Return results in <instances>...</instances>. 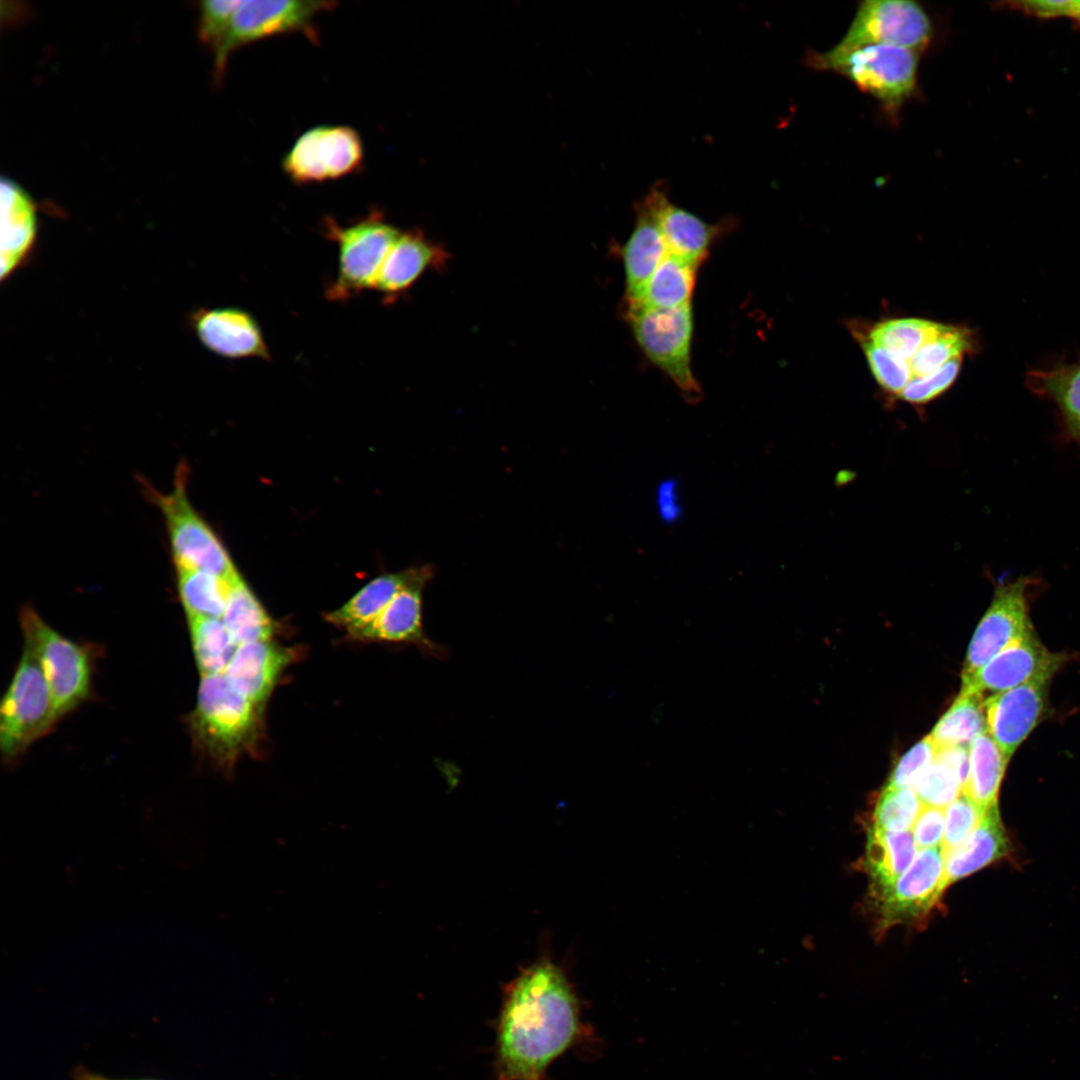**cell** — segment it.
I'll list each match as a JSON object with an SVG mask.
<instances>
[{
  "instance_id": "40",
  "label": "cell",
  "mask_w": 1080,
  "mask_h": 1080,
  "mask_svg": "<svg viewBox=\"0 0 1080 1080\" xmlns=\"http://www.w3.org/2000/svg\"><path fill=\"white\" fill-rule=\"evenodd\" d=\"M962 358H956L934 372L913 378L899 397L912 404H924L938 397L955 381L960 370Z\"/></svg>"
},
{
  "instance_id": "13",
  "label": "cell",
  "mask_w": 1080,
  "mask_h": 1080,
  "mask_svg": "<svg viewBox=\"0 0 1080 1080\" xmlns=\"http://www.w3.org/2000/svg\"><path fill=\"white\" fill-rule=\"evenodd\" d=\"M947 886L942 845L920 850L909 868L880 890L881 929L926 916Z\"/></svg>"
},
{
  "instance_id": "44",
  "label": "cell",
  "mask_w": 1080,
  "mask_h": 1080,
  "mask_svg": "<svg viewBox=\"0 0 1080 1080\" xmlns=\"http://www.w3.org/2000/svg\"><path fill=\"white\" fill-rule=\"evenodd\" d=\"M1007 9L1015 10L1042 20L1067 17L1069 1L1029 0L1004 3Z\"/></svg>"
},
{
  "instance_id": "19",
  "label": "cell",
  "mask_w": 1080,
  "mask_h": 1080,
  "mask_svg": "<svg viewBox=\"0 0 1080 1080\" xmlns=\"http://www.w3.org/2000/svg\"><path fill=\"white\" fill-rule=\"evenodd\" d=\"M650 206L671 255L700 264L721 226L710 224L671 202L663 184H656L644 197Z\"/></svg>"
},
{
  "instance_id": "1",
  "label": "cell",
  "mask_w": 1080,
  "mask_h": 1080,
  "mask_svg": "<svg viewBox=\"0 0 1080 1080\" xmlns=\"http://www.w3.org/2000/svg\"><path fill=\"white\" fill-rule=\"evenodd\" d=\"M580 1030L579 1002L564 971L544 959L521 969L505 986L497 1022L498 1080H547Z\"/></svg>"
},
{
  "instance_id": "24",
  "label": "cell",
  "mask_w": 1080,
  "mask_h": 1080,
  "mask_svg": "<svg viewBox=\"0 0 1080 1080\" xmlns=\"http://www.w3.org/2000/svg\"><path fill=\"white\" fill-rule=\"evenodd\" d=\"M425 568H409L373 579L343 606L329 612L327 621L345 629L349 635L358 631L371 623Z\"/></svg>"
},
{
  "instance_id": "9",
  "label": "cell",
  "mask_w": 1080,
  "mask_h": 1080,
  "mask_svg": "<svg viewBox=\"0 0 1080 1080\" xmlns=\"http://www.w3.org/2000/svg\"><path fill=\"white\" fill-rule=\"evenodd\" d=\"M364 160L360 134L347 125L305 130L282 159V170L297 185L336 180L358 171Z\"/></svg>"
},
{
  "instance_id": "29",
  "label": "cell",
  "mask_w": 1080,
  "mask_h": 1080,
  "mask_svg": "<svg viewBox=\"0 0 1080 1080\" xmlns=\"http://www.w3.org/2000/svg\"><path fill=\"white\" fill-rule=\"evenodd\" d=\"M985 701L978 693L961 691L930 734L935 745L969 747L975 738L987 732Z\"/></svg>"
},
{
  "instance_id": "10",
  "label": "cell",
  "mask_w": 1080,
  "mask_h": 1080,
  "mask_svg": "<svg viewBox=\"0 0 1080 1080\" xmlns=\"http://www.w3.org/2000/svg\"><path fill=\"white\" fill-rule=\"evenodd\" d=\"M21 625L39 659L57 718L77 707L88 695L90 663L87 653L50 627L31 608H24Z\"/></svg>"
},
{
  "instance_id": "20",
  "label": "cell",
  "mask_w": 1080,
  "mask_h": 1080,
  "mask_svg": "<svg viewBox=\"0 0 1080 1080\" xmlns=\"http://www.w3.org/2000/svg\"><path fill=\"white\" fill-rule=\"evenodd\" d=\"M1 280L11 276L31 256L37 236L36 207L30 195L15 181L2 177Z\"/></svg>"
},
{
  "instance_id": "35",
  "label": "cell",
  "mask_w": 1080,
  "mask_h": 1080,
  "mask_svg": "<svg viewBox=\"0 0 1080 1080\" xmlns=\"http://www.w3.org/2000/svg\"><path fill=\"white\" fill-rule=\"evenodd\" d=\"M922 806L913 788L884 787L875 806L871 827L886 832L908 831Z\"/></svg>"
},
{
  "instance_id": "43",
  "label": "cell",
  "mask_w": 1080,
  "mask_h": 1080,
  "mask_svg": "<svg viewBox=\"0 0 1080 1080\" xmlns=\"http://www.w3.org/2000/svg\"><path fill=\"white\" fill-rule=\"evenodd\" d=\"M679 488V480L675 477L663 479L656 488L658 515L667 525L676 524L683 516Z\"/></svg>"
},
{
  "instance_id": "22",
  "label": "cell",
  "mask_w": 1080,
  "mask_h": 1080,
  "mask_svg": "<svg viewBox=\"0 0 1080 1080\" xmlns=\"http://www.w3.org/2000/svg\"><path fill=\"white\" fill-rule=\"evenodd\" d=\"M633 231L623 247L627 305L637 302L649 279L669 255L654 214L643 198Z\"/></svg>"
},
{
  "instance_id": "15",
  "label": "cell",
  "mask_w": 1080,
  "mask_h": 1080,
  "mask_svg": "<svg viewBox=\"0 0 1080 1080\" xmlns=\"http://www.w3.org/2000/svg\"><path fill=\"white\" fill-rule=\"evenodd\" d=\"M1052 678H1036L985 701L987 732L1010 759L1046 713Z\"/></svg>"
},
{
  "instance_id": "5",
  "label": "cell",
  "mask_w": 1080,
  "mask_h": 1080,
  "mask_svg": "<svg viewBox=\"0 0 1080 1080\" xmlns=\"http://www.w3.org/2000/svg\"><path fill=\"white\" fill-rule=\"evenodd\" d=\"M49 686L32 643L25 639L0 709V747L12 759L46 734L57 720Z\"/></svg>"
},
{
  "instance_id": "28",
  "label": "cell",
  "mask_w": 1080,
  "mask_h": 1080,
  "mask_svg": "<svg viewBox=\"0 0 1080 1080\" xmlns=\"http://www.w3.org/2000/svg\"><path fill=\"white\" fill-rule=\"evenodd\" d=\"M221 619L237 646L270 640L275 631L270 616L240 575L230 583Z\"/></svg>"
},
{
  "instance_id": "17",
  "label": "cell",
  "mask_w": 1080,
  "mask_h": 1080,
  "mask_svg": "<svg viewBox=\"0 0 1080 1080\" xmlns=\"http://www.w3.org/2000/svg\"><path fill=\"white\" fill-rule=\"evenodd\" d=\"M431 577L432 568L426 567L371 623L349 636L359 641L410 643L426 655L446 658L447 647L427 637L422 623L423 590Z\"/></svg>"
},
{
  "instance_id": "34",
  "label": "cell",
  "mask_w": 1080,
  "mask_h": 1080,
  "mask_svg": "<svg viewBox=\"0 0 1080 1080\" xmlns=\"http://www.w3.org/2000/svg\"><path fill=\"white\" fill-rule=\"evenodd\" d=\"M974 335L968 328L947 325L908 362L913 378L926 376L949 361L974 350ZM912 378V379H913Z\"/></svg>"
},
{
  "instance_id": "27",
  "label": "cell",
  "mask_w": 1080,
  "mask_h": 1080,
  "mask_svg": "<svg viewBox=\"0 0 1080 1080\" xmlns=\"http://www.w3.org/2000/svg\"><path fill=\"white\" fill-rule=\"evenodd\" d=\"M698 266L669 254L649 279L640 299L627 308L668 309L691 304Z\"/></svg>"
},
{
  "instance_id": "23",
  "label": "cell",
  "mask_w": 1080,
  "mask_h": 1080,
  "mask_svg": "<svg viewBox=\"0 0 1080 1080\" xmlns=\"http://www.w3.org/2000/svg\"><path fill=\"white\" fill-rule=\"evenodd\" d=\"M1011 848L998 804L994 805L962 843L944 852L945 877L948 886L1009 856Z\"/></svg>"
},
{
  "instance_id": "14",
  "label": "cell",
  "mask_w": 1080,
  "mask_h": 1080,
  "mask_svg": "<svg viewBox=\"0 0 1080 1080\" xmlns=\"http://www.w3.org/2000/svg\"><path fill=\"white\" fill-rule=\"evenodd\" d=\"M1064 659L1063 654L1049 651L1032 631L962 680L961 691L978 693L987 699L1036 678H1052Z\"/></svg>"
},
{
  "instance_id": "2",
  "label": "cell",
  "mask_w": 1080,
  "mask_h": 1080,
  "mask_svg": "<svg viewBox=\"0 0 1080 1080\" xmlns=\"http://www.w3.org/2000/svg\"><path fill=\"white\" fill-rule=\"evenodd\" d=\"M261 708L236 691L223 673L202 676L189 720L194 744L217 769L230 772L256 745Z\"/></svg>"
},
{
  "instance_id": "46",
  "label": "cell",
  "mask_w": 1080,
  "mask_h": 1080,
  "mask_svg": "<svg viewBox=\"0 0 1080 1080\" xmlns=\"http://www.w3.org/2000/svg\"><path fill=\"white\" fill-rule=\"evenodd\" d=\"M1067 18L1073 20L1080 27V0L1069 1Z\"/></svg>"
},
{
  "instance_id": "26",
  "label": "cell",
  "mask_w": 1080,
  "mask_h": 1080,
  "mask_svg": "<svg viewBox=\"0 0 1080 1080\" xmlns=\"http://www.w3.org/2000/svg\"><path fill=\"white\" fill-rule=\"evenodd\" d=\"M917 845L912 831L886 832L871 827L866 845V865L880 890L893 884L915 859Z\"/></svg>"
},
{
  "instance_id": "41",
  "label": "cell",
  "mask_w": 1080,
  "mask_h": 1080,
  "mask_svg": "<svg viewBox=\"0 0 1080 1080\" xmlns=\"http://www.w3.org/2000/svg\"><path fill=\"white\" fill-rule=\"evenodd\" d=\"M937 746L930 737H924L913 746L896 764L892 771L886 788H913L920 775L934 761Z\"/></svg>"
},
{
  "instance_id": "25",
  "label": "cell",
  "mask_w": 1080,
  "mask_h": 1080,
  "mask_svg": "<svg viewBox=\"0 0 1080 1080\" xmlns=\"http://www.w3.org/2000/svg\"><path fill=\"white\" fill-rule=\"evenodd\" d=\"M1009 760L988 732L979 735L969 746V772L962 793L986 811L997 805Z\"/></svg>"
},
{
  "instance_id": "11",
  "label": "cell",
  "mask_w": 1080,
  "mask_h": 1080,
  "mask_svg": "<svg viewBox=\"0 0 1080 1080\" xmlns=\"http://www.w3.org/2000/svg\"><path fill=\"white\" fill-rule=\"evenodd\" d=\"M932 37L925 10L909 0H866L860 3L848 30L833 48L842 54L867 45H890L919 53Z\"/></svg>"
},
{
  "instance_id": "32",
  "label": "cell",
  "mask_w": 1080,
  "mask_h": 1080,
  "mask_svg": "<svg viewBox=\"0 0 1080 1080\" xmlns=\"http://www.w3.org/2000/svg\"><path fill=\"white\" fill-rule=\"evenodd\" d=\"M177 588L188 618H221L230 583L200 570L176 569Z\"/></svg>"
},
{
  "instance_id": "39",
  "label": "cell",
  "mask_w": 1080,
  "mask_h": 1080,
  "mask_svg": "<svg viewBox=\"0 0 1080 1080\" xmlns=\"http://www.w3.org/2000/svg\"><path fill=\"white\" fill-rule=\"evenodd\" d=\"M241 2V0H208L199 4V39L213 53L221 46Z\"/></svg>"
},
{
  "instance_id": "4",
  "label": "cell",
  "mask_w": 1080,
  "mask_h": 1080,
  "mask_svg": "<svg viewBox=\"0 0 1080 1080\" xmlns=\"http://www.w3.org/2000/svg\"><path fill=\"white\" fill-rule=\"evenodd\" d=\"M919 53L890 45H867L834 54L829 51L807 56V64L817 70H833L873 96L890 110L908 99L916 86Z\"/></svg>"
},
{
  "instance_id": "37",
  "label": "cell",
  "mask_w": 1080,
  "mask_h": 1080,
  "mask_svg": "<svg viewBox=\"0 0 1080 1080\" xmlns=\"http://www.w3.org/2000/svg\"><path fill=\"white\" fill-rule=\"evenodd\" d=\"M862 346L870 369L880 386L887 392L900 395L913 378L909 363L869 339L862 341Z\"/></svg>"
},
{
  "instance_id": "8",
  "label": "cell",
  "mask_w": 1080,
  "mask_h": 1080,
  "mask_svg": "<svg viewBox=\"0 0 1080 1080\" xmlns=\"http://www.w3.org/2000/svg\"><path fill=\"white\" fill-rule=\"evenodd\" d=\"M153 496L167 525L176 569L205 571L228 582L239 576L221 542L191 506L184 471L172 491Z\"/></svg>"
},
{
  "instance_id": "21",
  "label": "cell",
  "mask_w": 1080,
  "mask_h": 1080,
  "mask_svg": "<svg viewBox=\"0 0 1080 1080\" xmlns=\"http://www.w3.org/2000/svg\"><path fill=\"white\" fill-rule=\"evenodd\" d=\"M446 258L444 251L422 233H400L377 275L373 290L384 304H392L429 268Z\"/></svg>"
},
{
  "instance_id": "30",
  "label": "cell",
  "mask_w": 1080,
  "mask_h": 1080,
  "mask_svg": "<svg viewBox=\"0 0 1080 1080\" xmlns=\"http://www.w3.org/2000/svg\"><path fill=\"white\" fill-rule=\"evenodd\" d=\"M946 326L918 318L890 319L877 323L870 332L869 340L907 362Z\"/></svg>"
},
{
  "instance_id": "16",
  "label": "cell",
  "mask_w": 1080,
  "mask_h": 1080,
  "mask_svg": "<svg viewBox=\"0 0 1080 1080\" xmlns=\"http://www.w3.org/2000/svg\"><path fill=\"white\" fill-rule=\"evenodd\" d=\"M193 332L210 352L227 359L271 360L256 318L237 307L200 308L190 317Z\"/></svg>"
},
{
  "instance_id": "31",
  "label": "cell",
  "mask_w": 1080,
  "mask_h": 1080,
  "mask_svg": "<svg viewBox=\"0 0 1080 1080\" xmlns=\"http://www.w3.org/2000/svg\"><path fill=\"white\" fill-rule=\"evenodd\" d=\"M193 652L202 676L224 673L237 645L221 618H188Z\"/></svg>"
},
{
  "instance_id": "7",
  "label": "cell",
  "mask_w": 1080,
  "mask_h": 1080,
  "mask_svg": "<svg viewBox=\"0 0 1080 1080\" xmlns=\"http://www.w3.org/2000/svg\"><path fill=\"white\" fill-rule=\"evenodd\" d=\"M336 6L335 1H242L221 46L214 53L215 82L222 81L230 55L243 46L289 33H301L312 43H318L315 19Z\"/></svg>"
},
{
  "instance_id": "38",
  "label": "cell",
  "mask_w": 1080,
  "mask_h": 1080,
  "mask_svg": "<svg viewBox=\"0 0 1080 1080\" xmlns=\"http://www.w3.org/2000/svg\"><path fill=\"white\" fill-rule=\"evenodd\" d=\"M987 811L964 793L950 803L945 808V835L941 844L943 852L962 843L982 821Z\"/></svg>"
},
{
  "instance_id": "36",
  "label": "cell",
  "mask_w": 1080,
  "mask_h": 1080,
  "mask_svg": "<svg viewBox=\"0 0 1080 1080\" xmlns=\"http://www.w3.org/2000/svg\"><path fill=\"white\" fill-rule=\"evenodd\" d=\"M960 773L947 763L935 759L920 775L913 789L923 805L945 809L961 793Z\"/></svg>"
},
{
  "instance_id": "6",
  "label": "cell",
  "mask_w": 1080,
  "mask_h": 1080,
  "mask_svg": "<svg viewBox=\"0 0 1080 1080\" xmlns=\"http://www.w3.org/2000/svg\"><path fill=\"white\" fill-rule=\"evenodd\" d=\"M627 317L650 361L669 376L689 404H697L703 393L691 369V304L668 309L630 307Z\"/></svg>"
},
{
  "instance_id": "45",
  "label": "cell",
  "mask_w": 1080,
  "mask_h": 1080,
  "mask_svg": "<svg viewBox=\"0 0 1080 1080\" xmlns=\"http://www.w3.org/2000/svg\"><path fill=\"white\" fill-rule=\"evenodd\" d=\"M72 1078H73V1080H157V1079H148V1078H141V1079L112 1078V1077H108V1076L93 1072V1071H91V1070H89V1069H87V1068H85L83 1066H77V1067H75L73 1069Z\"/></svg>"
},
{
  "instance_id": "18",
  "label": "cell",
  "mask_w": 1080,
  "mask_h": 1080,
  "mask_svg": "<svg viewBox=\"0 0 1080 1080\" xmlns=\"http://www.w3.org/2000/svg\"><path fill=\"white\" fill-rule=\"evenodd\" d=\"M296 653L271 640L237 646L224 676L244 697L262 707Z\"/></svg>"
},
{
  "instance_id": "3",
  "label": "cell",
  "mask_w": 1080,
  "mask_h": 1080,
  "mask_svg": "<svg viewBox=\"0 0 1080 1080\" xmlns=\"http://www.w3.org/2000/svg\"><path fill=\"white\" fill-rule=\"evenodd\" d=\"M321 227L324 237L338 248L337 272L325 289L326 298L343 302L373 289L380 268L401 232L378 209L344 226L326 216Z\"/></svg>"
},
{
  "instance_id": "42",
  "label": "cell",
  "mask_w": 1080,
  "mask_h": 1080,
  "mask_svg": "<svg viewBox=\"0 0 1080 1080\" xmlns=\"http://www.w3.org/2000/svg\"><path fill=\"white\" fill-rule=\"evenodd\" d=\"M944 820V809L922 806L912 826V833L918 849L922 850L941 845Z\"/></svg>"
},
{
  "instance_id": "33",
  "label": "cell",
  "mask_w": 1080,
  "mask_h": 1080,
  "mask_svg": "<svg viewBox=\"0 0 1080 1080\" xmlns=\"http://www.w3.org/2000/svg\"><path fill=\"white\" fill-rule=\"evenodd\" d=\"M1030 378L1034 387L1056 401L1071 433L1080 443V364L1034 371Z\"/></svg>"
},
{
  "instance_id": "12",
  "label": "cell",
  "mask_w": 1080,
  "mask_h": 1080,
  "mask_svg": "<svg viewBox=\"0 0 1080 1080\" xmlns=\"http://www.w3.org/2000/svg\"><path fill=\"white\" fill-rule=\"evenodd\" d=\"M1031 582L1027 577H1020L997 587L969 644L962 680L970 677L1006 646L1034 631L1026 597Z\"/></svg>"
}]
</instances>
